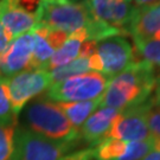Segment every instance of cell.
<instances>
[{"label":"cell","mask_w":160,"mask_h":160,"mask_svg":"<svg viewBox=\"0 0 160 160\" xmlns=\"http://www.w3.org/2000/svg\"><path fill=\"white\" fill-rule=\"evenodd\" d=\"M155 86L154 67L135 57L129 68L109 81L100 106L123 112L127 108L149 101Z\"/></svg>","instance_id":"1"},{"label":"cell","mask_w":160,"mask_h":160,"mask_svg":"<svg viewBox=\"0 0 160 160\" xmlns=\"http://www.w3.org/2000/svg\"><path fill=\"white\" fill-rule=\"evenodd\" d=\"M25 128L58 141H80L78 131L65 116L57 103L36 100L26 107L23 116Z\"/></svg>","instance_id":"2"},{"label":"cell","mask_w":160,"mask_h":160,"mask_svg":"<svg viewBox=\"0 0 160 160\" xmlns=\"http://www.w3.org/2000/svg\"><path fill=\"white\" fill-rule=\"evenodd\" d=\"M34 16L37 24L62 30L69 36L87 28L94 19L87 1L75 4L68 0H40Z\"/></svg>","instance_id":"3"},{"label":"cell","mask_w":160,"mask_h":160,"mask_svg":"<svg viewBox=\"0 0 160 160\" xmlns=\"http://www.w3.org/2000/svg\"><path fill=\"white\" fill-rule=\"evenodd\" d=\"M77 143L51 140L25 127H18L14 132L12 160H61Z\"/></svg>","instance_id":"4"},{"label":"cell","mask_w":160,"mask_h":160,"mask_svg":"<svg viewBox=\"0 0 160 160\" xmlns=\"http://www.w3.org/2000/svg\"><path fill=\"white\" fill-rule=\"evenodd\" d=\"M110 78L100 72H86L51 84L46 97L57 102H83L103 95Z\"/></svg>","instance_id":"5"},{"label":"cell","mask_w":160,"mask_h":160,"mask_svg":"<svg viewBox=\"0 0 160 160\" xmlns=\"http://www.w3.org/2000/svg\"><path fill=\"white\" fill-rule=\"evenodd\" d=\"M52 84L46 70H25L7 77V88L13 114L18 116L25 104Z\"/></svg>","instance_id":"6"},{"label":"cell","mask_w":160,"mask_h":160,"mask_svg":"<svg viewBox=\"0 0 160 160\" xmlns=\"http://www.w3.org/2000/svg\"><path fill=\"white\" fill-rule=\"evenodd\" d=\"M152 104L151 97L147 102L120 112L115 118L107 138H113L126 142L145 141L153 138L147 125V112Z\"/></svg>","instance_id":"7"},{"label":"cell","mask_w":160,"mask_h":160,"mask_svg":"<svg viewBox=\"0 0 160 160\" xmlns=\"http://www.w3.org/2000/svg\"><path fill=\"white\" fill-rule=\"evenodd\" d=\"M96 53L102 64V74L109 78L125 71L135 59L131 43L122 36H113L98 42Z\"/></svg>","instance_id":"8"},{"label":"cell","mask_w":160,"mask_h":160,"mask_svg":"<svg viewBox=\"0 0 160 160\" xmlns=\"http://www.w3.org/2000/svg\"><path fill=\"white\" fill-rule=\"evenodd\" d=\"M95 19L112 28L127 32L126 30L137 13L138 6L133 0H86Z\"/></svg>","instance_id":"9"},{"label":"cell","mask_w":160,"mask_h":160,"mask_svg":"<svg viewBox=\"0 0 160 160\" xmlns=\"http://www.w3.org/2000/svg\"><path fill=\"white\" fill-rule=\"evenodd\" d=\"M33 50V34L29 32L18 36L12 40L5 55L0 58V75L11 77L22 71L30 70Z\"/></svg>","instance_id":"10"},{"label":"cell","mask_w":160,"mask_h":160,"mask_svg":"<svg viewBox=\"0 0 160 160\" xmlns=\"http://www.w3.org/2000/svg\"><path fill=\"white\" fill-rule=\"evenodd\" d=\"M0 23L12 37L29 32L37 24L34 13L25 11L19 5V0H1L0 1Z\"/></svg>","instance_id":"11"},{"label":"cell","mask_w":160,"mask_h":160,"mask_svg":"<svg viewBox=\"0 0 160 160\" xmlns=\"http://www.w3.org/2000/svg\"><path fill=\"white\" fill-rule=\"evenodd\" d=\"M119 113L120 112L108 107L100 108L90 115L78 129L80 140L88 143L90 147L96 146L101 140L107 138L109 129Z\"/></svg>","instance_id":"12"},{"label":"cell","mask_w":160,"mask_h":160,"mask_svg":"<svg viewBox=\"0 0 160 160\" xmlns=\"http://www.w3.org/2000/svg\"><path fill=\"white\" fill-rule=\"evenodd\" d=\"M127 33L133 38L155 39L160 34V11L159 6L139 7L137 13L127 28Z\"/></svg>","instance_id":"13"},{"label":"cell","mask_w":160,"mask_h":160,"mask_svg":"<svg viewBox=\"0 0 160 160\" xmlns=\"http://www.w3.org/2000/svg\"><path fill=\"white\" fill-rule=\"evenodd\" d=\"M86 40H88V34H87L86 28L77 30V31H75L74 33L70 34L63 45L61 46L57 51H55V53L52 55V57L50 58L49 63L46 65V71H50L52 69L63 67L65 64L70 63L74 59H76L78 57L82 43L86 42Z\"/></svg>","instance_id":"14"},{"label":"cell","mask_w":160,"mask_h":160,"mask_svg":"<svg viewBox=\"0 0 160 160\" xmlns=\"http://www.w3.org/2000/svg\"><path fill=\"white\" fill-rule=\"evenodd\" d=\"M31 31L33 34V50L30 70H46V65L55 53V50L46 39L44 28L42 25L36 24Z\"/></svg>","instance_id":"15"},{"label":"cell","mask_w":160,"mask_h":160,"mask_svg":"<svg viewBox=\"0 0 160 160\" xmlns=\"http://www.w3.org/2000/svg\"><path fill=\"white\" fill-rule=\"evenodd\" d=\"M102 96L92 100V101H83V102H58L57 104L62 109L65 116L68 118L70 123L78 131L81 126L86 122L87 118L101 104Z\"/></svg>","instance_id":"16"},{"label":"cell","mask_w":160,"mask_h":160,"mask_svg":"<svg viewBox=\"0 0 160 160\" xmlns=\"http://www.w3.org/2000/svg\"><path fill=\"white\" fill-rule=\"evenodd\" d=\"M127 142L113 138H104L92 147V159L95 160H118L126 152Z\"/></svg>","instance_id":"17"},{"label":"cell","mask_w":160,"mask_h":160,"mask_svg":"<svg viewBox=\"0 0 160 160\" xmlns=\"http://www.w3.org/2000/svg\"><path fill=\"white\" fill-rule=\"evenodd\" d=\"M88 71H92L89 67V58L86 57H77L72 62L65 64L63 67L52 69L50 70V77H51L52 84L62 82L69 77H72L76 75L86 74Z\"/></svg>","instance_id":"18"},{"label":"cell","mask_w":160,"mask_h":160,"mask_svg":"<svg viewBox=\"0 0 160 160\" xmlns=\"http://www.w3.org/2000/svg\"><path fill=\"white\" fill-rule=\"evenodd\" d=\"M138 55L153 67H160V40L133 38Z\"/></svg>","instance_id":"19"},{"label":"cell","mask_w":160,"mask_h":160,"mask_svg":"<svg viewBox=\"0 0 160 160\" xmlns=\"http://www.w3.org/2000/svg\"><path fill=\"white\" fill-rule=\"evenodd\" d=\"M0 123L16 126L17 116L12 110L8 88H7V77L0 75Z\"/></svg>","instance_id":"20"},{"label":"cell","mask_w":160,"mask_h":160,"mask_svg":"<svg viewBox=\"0 0 160 160\" xmlns=\"http://www.w3.org/2000/svg\"><path fill=\"white\" fill-rule=\"evenodd\" d=\"M155 149V139L151 138L145 141L127 142L126 152L118 160H141Z\"/></svg>","instance_id":"21"},{"label":"cell","mask_w":160,"mask_h":160,"mask_svg":"<svg viewBox=\"0 0 160 160\" xmlns=\"http://www.w3.org/2000/svg\"><path fill=\"white\" fill-rule=\"evenodd\" d=\"M16 126L0 123V160H12Z\"/></svg>","instance_id":"22"},{"label":"cell","mask_w":160,"mask_h":160,"mask_svg":"<svg viewBox=\"0 0 160 160\" xmlns=\"http://www.w3.org/2000/svg\"><path fill=\"white\" fill-rule=\"evenodd\" d=\"M147 125L152 137L160 140V106H151L147 112Z\"/></svg>","instance_id":"23"},{"label":"cell","mask_w":160,"mask_h":160,"mask_svg":"<svg viewBox=\"0 0 160 160\" xmlns=\"http://www.w3.org/2000/svg\"><path fill=\"white\" fill-rule=\"evenodd\" d=\"M12 37L8 34V32L5 30V28L2 26V24L0 23V58L5 55V52L7 51L8 46L12 43Z\"/></svg>","instance_id":"24"},{"label":"cell","mask_w":160,"mask_h":160,"mask_svg":"<svg viewBox=\"0 0 160 160\" xmlns=\"http://www.w3.org/2000/svg\"><path fill=\"white\" fill-rule=\"evenodd\" d=\"M61 160H94L92 159V147L72 152V153H70V154L65 155V157L62 158Z\"/></svg>","instance_id":"25"},{"label":"cell","mask_w":160,"mask_h":160,"mask_svg":"<svg viewBox=\"0 0 160 160\" xmlns=\"http://www.w3.org/2000/svg\"><path fill=\"white\" fill-rule=\"evenodd\" d=\"M139 7H151V6H159L160 0H134Z\"/></svg>","instance_id":"26"},{"label":"cell","mask_w":160,"mask_h":160,"mask_svg":"<svg viewBox=\"0 0 160 160\" xmlns=\"http://www.w3.org/2000/svg\"><path fill=\"white\" fill-rule=\"evenodd\" d=\"M152 103L153 106H160V80L157 81L154 96L152 97Z\"/></svg>","instance_id":"27"},{"label":"cell","mask_w":160,"mask_h":160,"mask_svg":"<svg viewBox=\"0 0 160 160\" xmlns=\"http://www.w3.org/2000/svg\"><path fill=\"white\" fill-rule=\"evenodd\" d=\"M141 160H160V151L154 149V151H152L151 153H148Z\"/></svg>","instance_id":"28"},{"label":"cell","mask_w":160,"mask_h":160,"mask_svg":"<svg viewBox=\"0 0 160 160\" xmlns=\"http://www.w3.org/2000/svg\"><path fill=\"white\" fill-rule=\"evenodd\" d=\"M68 1H70V2H75V1H80V0H68Z\"/></svg>","instance_id":"29"},{"label":"cell","mask_w":160,"mask_h":160,"mask_svg":"<svg viewBox=\"0 0 160 160\" xmlns=\"http://www.w3.org/2000/svg\"><path fill=\"white\" fill-rule=\"evenodd\" d=\"M159 11H160V5H159Z\"/></svg>","instance_id":"30"},{"label":"cell","mask_w":160,"mask_h":160,"mask_svg":"<svg viewBox=\"0 0 160 160\" xmlns=\"http://www.w3.org/2000/svg\"><path fill=\"white\" fill-rule=\"evenodd\" d=\"M0 1H1V0H0Z\"/></svg>","instance_id":"31"}]
</instances>
